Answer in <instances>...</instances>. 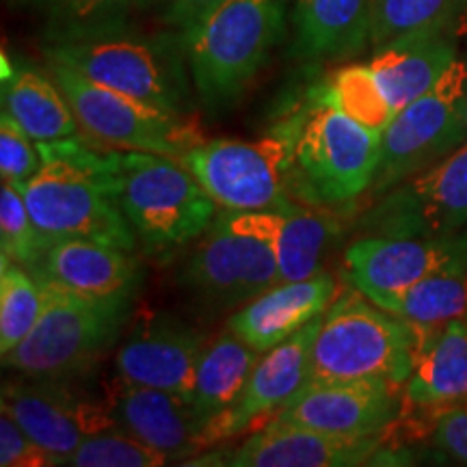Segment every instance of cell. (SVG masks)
<instances>
[{"mask_svg": "<svg viewBox=\"0 0 467 467\" xmlns=\"http://www.w3.org/2000/svg\"><path fill=\"white\" fill-rule=\"evenodd\" d=\"M303 110L285 115L266 137L255 141L213 139L202 141L180 161L203 191L230 213L273 210L288 200L292 150Z\"/></svg>", "mask_w": 467, "mask_h": 467, "instance_id": "ba28073f", "label": "cell"}, {"mask_svg": "<svg viewBox=\"0 0 467 467\" xmlns=\"http://www.w3.org/2000/svg\"><path fill=\"white\" fill-rule=\"evenodd\" d=\"M467 139V63L454 61L424 96L394 115L383 132L372 192L394 189L435 165Z\"/></svg>", "mask_w": 467, "mask_h": 467, "instance_id": "30bf717a", "label": "cell"}, {"mask_svg": "<svg viewBox=\"0 0 467 467\" xmlns=\"http://www.w3.org/2000/svg\"><path fill=\"white\" fill-rule=\"evenodd\" d=\"M48 69L67 98L78 126L98 145L151 151L182 161L186 151L203 141L189 115L171 113L128 93L110 89L63 63L48 61Z\"/></svg>", "mask_w": 467, "mask_h": 467, "instance_id": "9c48e42d", "label": "cell"}, {"mask_svg": "<svg viewBox=\"0 0 467 467\" xmlns=\"http://www.w3.org/2000/svg\"><path fill=\"white\" fill-rule=\"evenodd\" d=\"M150 0H35L46 20V35L115 25L130 20Z\"/></svg>", "mask_w": 467, "mask_h": 467, "instance_id": "d6a6232c", "label": "cell"}, {"mask_svg": "<svg viewBox=\"0 0 467 467\" xmlns=\"http://www.w3.org/2000/svg\"><path fill=\"white\" fill-rule=\"evenodd\" d=\"M3 109L35 141H58L78 134V119L61 87L31 66L16 67L14 76L3 80Z\"/></svg>", "mask_w": 467, "mask_h": 467, "instance_id": "4316f807", "label": "cell"}, {"mask_svg": "<svg viewBox=\"0 0 467 467\" xmlns=\"http://www.w3.org/2000/svg\"><path fill=\"white\" fill-rule=\"evenodd\" d=\"M0 465L3 467H42L57 465L48 452L28 437L9 413L0 416Z\"/></svg>", "mask_w": 467, "mask_h": 467, "instance_id": "d590c367", "label": "cell"}, {"mask_svg": "<svg viewBox=\"0 0 467 467\" xmlns=\"http://www.w3.org/2000/svg\"><path fill=\"white\" fill-rule=\"evenodd\" d=\"M223 0H150L148 9L169 31L184 33Z\"/></svg>", "mask_w": 467, "mask_h": 467, "instance_id": "74e56055", "label": "cell"}, {"mask_svg": "<svg viewBox=\"0 0 467 467\" xmlns=\"http://www.w3.org/2000/svg\"><path fill=\"white\" fill-rule=\"evenodd\" d=\"M290 0H223L186 28L182 46L191 83L210 115L243 100L282 44Z\"/></svg>", "mask_w": 467, "mask_h": 467, "instance_id": "3957f363", "label": "cell"}, {"mask_svg": "<svg viewBox=\"0 0 467 467\" xmlns=\"http://www.w3.org/2000/svg\"><path fill=\"white\" fill-rule=\"evenodd\" d=\"M396 385L388 379L306 383L275 418L336 435H385L400 413Z\"/></svg>", "mask_w": 467, "mask_h": 467, "instance_id": "2e32d148", "label": "cell"}, {"mask_svg": "<svg viewBox=\"0 0 467 467\" xmlns=\"http://www.w3.org/2000/svg\"><path fill=\"white\" fill-rule=\"evenodd\" d=\"M383 134L309 89L295 150L290 191L314 208H342L372 189Z\"/></svg>", "mask_w": 467, "mask_h": 467, "instance_id": "8992f818", "label": "cell"}, {"mask_svg": "<svg viewBox=\"0 0 467 467\" xmlns=\"http://www.w3.org/2000/svg\"><path fill=\"white\" fill-rule=\"evenodd\" d=\"M37 282L44 292L42 312L31 334L3 355V366L28 379L69 381L89 370L115 342L134 299H100L42 277Z\"/></svg>", "mask_w": 467, "mask_h": 467, "instance_id": "52a82bcc", "label": "cell"}, {"mask_svg": "<svg viewBox=\"0 0 467 467\" xmlns=\"http://www.w3.org/2000/svg\"><path fill=\"white\" fill-rule=\"evenodd\" d=\"M42 167L37 141L9 110L3 109L0 115V173L9 184H25Z\"/></svg>", "mask_w": 467, "mask_h": 467, "instance_id": "e575fe53", "label": "cell"}, {"mask_svg": "<svg viewBox=\"0 0 467 467\" xmlns=\"http://www.w3.org/2000/svg\"><path fill=\"white\" fill-rule=\"evenodd\" d=\"M117 203L143 254L169 262L197 243L217 202L182 162L151 151H115Z\"/></svg>", "mask_w": 467, "mask_h": 467, "instance_id": "277c9868", "label": "cell"}, {"mask_svg": "<svg viewBox=\"0 0 467 467\" xmlns=\"http://www.w3.org/2000/svg\"><path fill=\"white\" fill-rule=\"evenodd\" d=\"M165 463H169L165 454L121 429L85 437L67 459V465L74 467H159Z\"/></svg>", "mask_w": 467, "mask_h": 467, "instance_id": "836d02e7", "label": "cell"}, {"mask_svg": "<svg viewBox=\"0 0 467 467\" xmlns=\"http://www.w3.org/2000/svg\"><path fill=\"white\" fill-rule=\"evenodd\" d=\"M320 320L323 318L312 320L288 340L266 350L265 358H260L251 372L241 399L206 424L202 433L203 446L232 440L254 424L265 422L273 413L277 416L282 411L285 402L307 383Z\"/></svg>", "mask_w": 467, "mask_h": 467, "instance_id": "e0dca14e", "label": "cell"}, {"mask_svg": "<svg viewBox=\"0 0 467 467\" xmlns=\"http://www.w3.org/2000/svg\"><path fill=\"white\" fill-rule=\"evenodd\" d=\"M320 100L334 104L342 113L377 132H385L396 110L383 96L370 66H344L331 72L323 83L312 87Z\"/></svg>", "mask_w": 467, "mask_h": 467, "instance_id": "f1b7e54d", "label": "cell"}, {"mask_svg": "<svg viewBox=\"0 0 467 467\" xmlns=\"http://www.w3.org/2000/svg\"><path fill=\"white\" fill-rule=\"evenodd\" d=\"M377 0H295L290 57L301 61L347 58L370 42Z\"/></svg>", "mask_w": 467, "mask_h": 467, "instance_id": "603a6c76", "label": "cell"}, {"mask_svg": "<svg viewBox=\"0 0 467 467\" xmlns=\"http://www.w3.org/2000/svg\"><path fill=\"white\" fill-rule=\"evenodd\" d=\"M452 37V31H422L375 50L368 66L396 113L424 96L457 61Z\"/></svg>", "mask_w": 467, "mask_h": 467, "instance_id": "cb8c5ba5", "label": "cell"}, {"mask_svg": "<svg viewBox=\"0 0 467 467\" xmlns=\"http://www.w3.org/2000/svg\"><path fill=\"white\" fill-rule=\"evenodd\" d=\"M52 243L55 241L39 230L33 221L20 191L3 180V186H0V244H3V255L33 273L42 265L46 251L50 249Z\"/></svg>", "mask_w": 467, "mask_h": 467, "instance_id": "1f68e13d", "label": "cell"}, {"mask_svg": "<svg viewBox=\"0 0 467 467\" xmlns=\"http://www.w3.org/2000/svg\"><path fill=\"white\" fill-rule=\"evenodd\" d=\"M107 407L117 429L148 443L167 459H184L203 448V426L189 400L165 389L145 388L117 379Z\"/></svg>", "mask_w": 467, "mask_h": 467, "instance_id": "ffe728a7", "label": "cell"}, {"mask_svg": "<svg viewBox=\"0 0 467 467\" xmlns=\"http://www.w3.org/2000/svg\"><path fill=\"white\" fill-rule=\"evenodd\" d=\"M3 411L9 413L22 431L55 459H67L85 437L117 429L107 402L83 399L55 379H28L3 383Z\"/></svg>", "mask_w": 467, "mask_h": 467, "instance_id": "4fadbf2b", "label": "cell"}, {"mask_svg": "<svg viewBox=\"0 0 467 467\" xmlns=\"http://www.w3.org/2000/svg\"><path fill=\"white\" fill-rule=\"evenodd\" d=\"M225 213L234 230L268 244L277 260L282 284L317 275L336 234L331 219L292 200L282 202L273 210Z\"/></svg>", "mask_w": 467, "mask_h": 467, "instance_id": "d6986e66", "label": "cell"}, {"mask_svg": "<svg viewBox=\"0 0 467 467\" xmlns=\"http://www.w3.org/2000/svg\"><path fill=\"white\" fill-rule=\"evenodd\" d=\"M33 275L80 295L134 299L143 282V268L132 251L89 238H58Z\"/></svg>", "mask_w": 467, "mask_h": 467, "instance_id": "7402d4cb", "label": "cell"}, {"mask_svg": "<svg viewBox=\"0 0 467 467\" xmlns=\"http://www.w3.org/2000/svg\"><path fill=\"white\" fill-rule=\"evenodd\" d=\"M368 236L443 238L467 230V143L396 184L361 217Z\"/></svg>", "mask_w": 467, "mask_h": 467, "instance_id": "7c38bea8", "label": "cell"}, {"mask_svg": "<svg viewBox=\"0 0 467 467\" xmlns=\"http://www.w3.org/2000/svg\"><path fill=\"white\" fill-rule=\"evenodd\" d=\"M461 0H377L370 44L379 50L411 33L452 31Z\"/></svg>", "mask_w": 467, "mask_h": 467, "instance_id": "4dcf8cb0", "label": "cell"}, {"mask_svg": "<svg viewBox=\"0 0 467 467\" xmlns=\"http://www.w3.org/2000/svg\"><path fill=\"white\" fill-rule=\"evenodd\" d=\"M258 361L260 350L238 337L232 329H225L206 344L197 366L195 392L191 402L203 429L241 399Z\"/></svg>", "mask_w": 467, "mask_h": 467, "instance_id": "484cf974", "label": "cell"}, {"mask_svg": "<svg viewBox=\"0 0 467 467\" xmlns=\"http://www.w3.org/2000/svg\"><path fill=\"white\" fill-rule=\"evenodd\" d=\"M452 35L454 39H463L467 42V0H461L457 16H454L452 22Z\"/></svg>", "mask_w": 467, "mask_h": 467, "instance_id": "f35d334b", "label": "cell"}, {"mask_svg": "<svg viewBox=\"0 0 467 467\" xmlns=\"http://www.w3.org/2000/svg\"><path fill=\"white\" fill-rule=\"evenodd\" d=\"M467 268V230L443 238L364 236L344 251V277L359 290L396 292Z\"/></svg>", "mask_w": 467, "mask_h": 467, "instance_id": "9a60e30c", "label": "cell"}, {"mask_svg": "<svg viewBox=\"0 0 467 467\" xmlns=\"http://www.w3.org/2000/svg\"><path fill=\"white\" fill-rule=\"evenodd\" d=\"M44 306L37 277L0 255V355H7L31 334Z\"/></svg>", "mask_w": 467, "mask_h": 467, "instance_id": "f546056e", "label": "cell"}, {"mask_svg": "<svg viewBox=\"0 0 467 467\" xmlns=\"http://www.w3.org/2000/svg\"><path fill=\"white\" fill-rule=\"evenodd\" d=\"M46 61L76 69L171 113L189 115L192 100L182 35L143 33L130 20L44 35Z\"/></svg>", "mask_w": 467, "mask_h": 467, "instance_id": "7a4b0ae2", "label": "cell"}, {"mask_svg": "<svg viewBox=\"0 0 467 467\" xmlns=\"http://www.w3.org/2000/svg\"><path fill=\"white\" fill-rule=\"evenodd\" d=\"M206 344L200 327L167 312L145 314L117 348V379L165 389L192 402L197 366Z\"/></svg>", "mask_w": 467, "mask_h": 467, "instance_id": "5bb4252c", "label": "cell"}, {"mask_svg": "<svg viewBox=\"0 0 467 467\" xmlns=\"http://www.w3.org/2000/svg\"><path fill=\"white\" fill-rule=\"evenodd\" d=\"M178 282L197 306L223 312L247 306L282 279L268 244L234 230L223 210L197 238Z\"/></svg>", "mask_w": 467, "mask_h": 467, "instance_id": "8fae6325", "label": "cell"}, {"mask_svg": "<svg viewBox=\"0 0 467 467\" xmlns=\"http://www.w3.org/2000/svg\"><path fill=\"white\" fill-rule=\"evenodd\" d=\"M383 446V435L348 437L273 418L227 454L234 467H350L364 465Z\"/></svg>", "mask_w": 467, "mask_h": 467, "instance_id": "ac0fdd59", "label": "cell"}, {"mask_svg": "<svg viewBox=\"0 0 467 467\" xmlns=\"http://www.w3.org/2000/svg\"><path fill=\"white\" fill-rule=\"evenodd\" d=\"M426 325L385 312L358 290L331 303L314 340L307 383L388 379L405 383L416 366Z\"/></svg>", "mask_w": 467, "mask_h": 467, "instance_id": "5b68a950", "label": "cell"}, {"mask_svg": "<svg viewBox=\"0 0 467 467\" xmlns=\"http://www.w3.org/2000/svg\"><path fill=\"white\" fill-rule=\"evenodd\" d=\"M433 446L467 465V405L441 409L433 420Z\"/></svg>", "mask_w": 467, "mask_h": 467, "instance_id": "8d00e7d4", "label": "cell"}, {"mask_svg": "<svg viewBox=\"0 0 467 467\" xmlns=\"http://www.w3.org/2000/svg\"><path fill=\"white\" fill-rule=\"evenodd\" d=\"M336 290V279L327 271L299 282L277 284L234 312L227 320V329L255 350L266 353L312 320L323 318Z\"/></svg>", "mask_w": 467, "mask_h": 467, "instance_id": "44dd1931", "label": "cell"}, {"mask_svg": "<svg viewBox=\"0 0 467 467\" xmlns=\"http://www.w3.org/2000/svg\"><path fill=\"white\" fill-rule=\"evenodd\" d=\"M366 296L413 325H441L467 312V268L426 277L405 290L368 292Z\"/></svg>", "mask_w": 467, "mask_h": 467, "instance_id": "83f0119b", "label": "cell"}, {"mask_svg": "<svg viewBox=\"0 0 467 467\" xmlns=\"http://www.w3.org/2000/svg\"><path fill=\"white\" fill-rule=\"evenodd\" d=\"M405 400L424 411L467 405V320L429 327L407 379Z\"/></svg>", "mask_w": 467, "mask_h": 467, "instance_id": "d4e9b609", "label": "cell"}, {"mask_svg": "<svg viewBox=\"0 0 467 467\" xmlns=\"http://www.w3.org/2000/svg\"><path fill=\"white\" fill-rule=\"evenodd\" d=\"M42 167L16 189L39 230L52 241L89 238L134 251L137 236L117 203L115 151L96 148L89 137L37 141Z\"/></svg>", "mask_w": 467, "mask_h": 467, "instance_id": "6da1fadb", "label": "cell"}]
</instances>
